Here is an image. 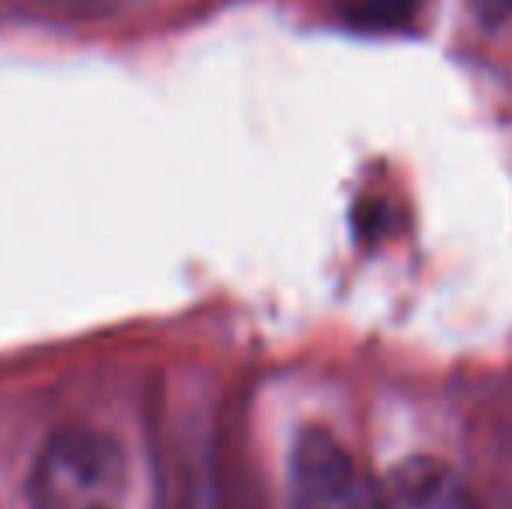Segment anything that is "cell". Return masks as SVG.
I'll return each instance as SVG.
<instances>
[{
    "mask_svg": "<svg viewBox=\"0 0 512 509\" xmlns=\"http://www.w3.org/2000/svg\"><path fill=\"white\" fill-rule=\"evenodd\" d=\"M126 485V461L112 436L70 426L42 443L28 475L35 509H115Z\"/></svg>",
    "mask_w": 512,
    "mask_h": 509,
    "instance_id": "obj_1",
    "label": "cell"
},
{
    "mask_svg": "<svg viewBox=\"0 0 512 509\" xmlns=\"http://www.w3.org/2000/svg\"><path fill=\"white\" fill-rule=\"evenodd\" d=\"M290 509H363L349 450L321 426H307L293 443Z\"/></svg>",
    "mask_w": 512,
    "mask_h": 509,
    "instance_id": "obj_2",
    "label": "cell"
},
{
    "mask_svg": "<svg viewBox=\"0 0 512 509\" xmlns=\"http://www.w3.org/2000/svg\"><path fill=\"white\" fill-rule=\"evenodd\" d=\"M384 509H474L464 478L443 461L408 457L384 478Z\"/></svg>",
    "mask_w": 512,
    "mask_h": 509,
    "instance_id": "obj_3",
    "label": "cell"
},
{
    "mask_svg": "<svg viewBox=\"0 0 512 509\" xmlns=\"http://www.w3.org/2000/svg\"><path fill=\"white\" fill-rule=\"evenodd\" d=\"M422 0H352L349 18L363 28H401L411 21Z\"/></svg>",
    "mask_w": 512,
    "mask_h": 509,
    "instance_id": "obj_4",
    "label": "cell"
}]
</instances>
